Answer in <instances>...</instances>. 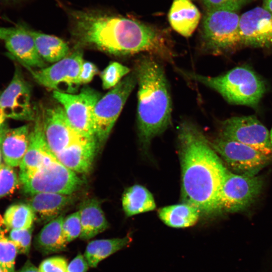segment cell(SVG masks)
Wrapping results in <instances>:
<instances>
[{
	"mask_svg": "<svg viewBox=\"0 0 272 272\" xmlns=\"http://www.w3.org/2000/svg\"><path fill=\"white\" fill-rule=\"evenodd\" d=\"M269 138H270V143L272 146V128L271 129L270 131L269 132Z\"/></svg>",
	"mask_w": 272,
	"mask_h": 272,
	"instance_id": "obj_42",
	"label": "cell"
},
{
	"mask_svg": "<svg viewBox=\"0 0 272 272\" xmlns=\"http://www.w3.org/2000/svg\"><path fill=\"white\" fill-rule=\"evenodd\" d=\"M17 272H40L38 268L35 266L29 260Z\"/></svg>",
	"mask_w": 272,
	"mask_h": 272,
	"instance_id": "obj_38",
	"label": "cell"
},
{
	"mask_svg": "<svg viewBox=\"0 0 272 272\" xmlns=\"http://www.w3.org/2000/svg\"><path fill=\"white\" fill-rule=\"evenodd\" d=\"M71 195L56 193L41 192L31 195L28 205L33 210L35 219L42 223H47L62 215L70 205Z\"/></svg>",
	"mask_w": 272,
	"mask_h": 272,
	"instance_id": "obj_20",
	"label": "cell"
},
{
	"mask_svg": "<svg viewBox=\"0 0 272 272\" xmlns=\"http://www.w3.org/2000/svg\"><path fill=\"white\" fill-rule=\"evenodd\" d=\"M7 118L3 109L0 106V127L5 124V120Z\"/></svg>",
	"mask_w": 272,
	"mask_h": 272,
	"instance_id": "obj_40",
	"label": "cell"
},
{
	"mask_svg": "<svg viewBox=\"0 0 272 272\" xmlns=\"http://www.w3.org/2000/svg\"><path fill=\"white\" fill-rule=\"evenodd\" d=\"M72 35L80 47L115 55L146 52L171 62L175 53L166 32L142 22L91 10L70 13Z\"/></svg>",
	"mask_w": 272,
	"mask_h": 272,
	"instance_id": "obj_1",
	"label": "cell"
},
{
	"mask_svg": "<svg viewBox=\"0 0 272 272\" xmlns=\"http://www.w3.org/2000/svg\"><path fill=\"white\" fill-rule=\"evenodd\" d=\"M131 241L129 236L93 240L87 245L84 256L89 266L95 268L101 261L127 246Z\"/></svg>",
	"mask_w": 272,
	"mask_h": 272,
	"instance_id": "obj_26",
	"label": "cell"
},
{
	"mask_svg": "<svg viewBox=\"0 0 272 272\" xmlns=\"http://www.w3.org/2000/svg\"><path fill=\"white\" fill-rule=\"evenodd\" d=\"M180 72L188 78L215 90L233 104L256 107L266 90L262 79L246 66H237L214 77Z\"/></svg>",
	"mask_w": 272,
	"mask_h": 272,
	"instance_id": "obj_4",
	"label": "cell"
},
{
	"mask_svg": "<svg viewBox=\"0 0 272 272\" xmlns=\"http://www.w3.org/2000/svg\"><path fill=\"white\" fill-rule=\"evenodd\" d=\"M0 30H1V27H0Z\"/></svg>",
	"mask_w": 272,
	"mask_h": 272,
	"instance_id": "obj_45",
	"label": "cell"
},
{
	"mask_svg": "<svg viewBox=\"0 0 272 272\" xmlns=\"http://www.w3.org/2000/svg\"><path fill=\"white\" fill-rule=\"evenodd\" d=\"M139 85L137 122L140 141L147 149L151 141L171 123L172 102L162 66L151 56H143L134 71Z\"/></svg>",
	"mask_w": 272,
	"mask_h": 272,
	"instance_id": "obj_3",
	"label": "cell"
},
{
	"mask_svg": "<svg viewBox=\"0 0 272 272\" xmlns=\"http://www.w3.org/2000/svg\"><path fill=\"white\" fill-rule=\"evenodd\" d=\"M2 152H1V149H0V165L2 164L1 163H2Z\"/></svg>",
	"mask_w": 272,
	"mask_h": 272,
	"instance_id": "obj_43",
	"label": "cell"
},
{
	"mask_svg": "<svg viewBox=\"0 0 272 272\" xmlns=\"http://www.w3.org/2000/svg\"><path fill=\"white\" fill-rule=\"evenodd\" d=\"M208 10H226L236 12L251 0H202Z\"/></svg>",
	"mask_w": 272,
	"mask_h": 272,
	"instance_id": "obj_34",
	"label": "cell"
},
{
	"mask_svg": "<svg viewBox=\"0 0 272 272\" xmlns=\"http://www.w3.org/2000/svg\"><path fill=\"white\" fill-rule=\"evenodd\" d=\"M79 212L82 227L80 236L81 239H92L108 227L109 224L97 199L85 200L81 204Z\"/></svg>",
	"mask_w": 272,
	"mask_h": 272,
	"instance_id": "obj_22",
	"label": "cell"
},
{
	"mask_svg": "<svg viewBox=\"0 0 272 272\" xmlns=\"http://www.w3.org/2000/svg\"><path fill=\"white\" fill-rule=\"evenodd\" d=\"M29 124L6 129L0 141V149L5 163L11 167L19 166L30 143Z\"/></svg>",
	"mask_w": 272,
	"mask_h": 272,
	"instance_id": "obj_19",
	"label": "cell"
},
{
	"mask_svg": "<svg viewBox=\"0 0 272 272\" xmlns=\"http://www.w3.org/2000/svg\"><path fill=\"white\" fill-rule=\"evenodd\" d=\"M181 168V196L200 216L211 217L221 213L219 195L227 168L201 130L184 121L178 129Z\"/></svg>",
	"mask_w": 272,
	"mask_h": 272,
	"instance_id": "obj_2",
	"label": "cell"
},
{
	"mask_svg": "<svg viewBox=\"0 0 272 272\" xmlns=\"http://www.w3.org/2000/svg\"><path fill=\"white\" fill-rule=\"evenodd\" d=\"M239 31L242 46L272 47V14L256 7L240 16Z\"/></svg>",
	"mask_w": 272,
	"mask_h": 272,
	"instance_id": "obj_15",
	"label": "cell"
},
{
	"mask_svg": "<svg viewBox=\"0 0 272 272\" xmlns=\"http://www.w3.org/2000/svg\"><path fill=\"white\" fill-rule=\"evenodd\" d=\"M42 113L45 139L55 156L78 142L91 138L71 125L59 103L42 108Z\"/></svg>",
	"mask_w": 272,
	"mask_h": 272,
	"instance_id": "obj_13",
	"label": "cell"
},
{
	"mask_svg": "<svg viewBox=\"0 0 272 272\" xmlns=\"http://www.w3.org/2000/svg\"><path fill=\"white\" fill-rule=\"evenodd\" d=\"M34 109V124L31 130L29 147L19 165L20 181L35 172L52 154L44 135L42 108L37 107Z\"/></svg>",
	"mask_w": 272,
	"mask_h": 272,
	"instance_id": "obj_17",
	"label": "cell"
},
{
	"mask_svg": "<svg viewBox=\"0 0 272 272\" xmlns=\"http://www.w3.org/2000/svg\"><path fill=\"white\" fill-rule=\"evenodd\" d=\"M36 49L45 61L55 63L70 53L67 44L56 36L29 30Z\"/></svg>",
	"mask_w": 272,
	"mask_h": 272,
	"instance_id": "obj_25",
	"label": "cell"
},
{
	"mask_svg": "<svg viewBox=\"0 0 272 272\" xmlns=\"http://www.w3.org/2000/svg\"><path fill=\"white\" fill-rule=\"evenodd\" d=\"M210 143L234 173L254 176L271 160V155L242 143L218 137Z\"/></svg>",
	"mask_w": 272,
	"mask_h": 272,
	"instance_id": "obj_10",
	"label": "cell"
},
{
	"mask_svg": "<svg viewBox=\"0 0 272 272\" xmlns=\"http://www.w3.org/2000/svg\"><path fill=\"white\" fill-rule=\"evenodd\" d=\"M137 83L134 72L129 73L96 103L93 112L92 125L98 146L108 139Z\"/></svg>",
	"mask_w": 272,
	"mask_h": 272,
	"instance_id": "obj_7",
	"label": "cell"
},
{
	"mask_svg": "<svg viewBox=\"0 0 272 272\" xmlns=\"http://www.w3.org/2000/svg\"><path fill=\"white\" fill-rule=\"evenodd\" d=\"M19 178L12 167L0 165V198L14 193L19 186Z\"/></svg>",
	"mask_w": 272,
	"mask_h": 272,
	"instance_id": "obj_31",
	"label": "cell"
},
{
	"mask_svg": "<svg viewBox=\"0 0 272 272\" xmlns=\"http://www.w3.org/2000/svg\"><path fill=\"white\" fill-rule=\"evenodd\" d=\"M52 95L62 107L71 125L83 134L95 139L92 115L94 107L101 97L100 93L91 87L85 86L78 94L53 91Z\"/></svg>",
	"mask_w": 272,
	"mask_h": 272,
	"instance_id": "obj_11",
	"label": "cell"
},
{
	"mask_svg": "<svg viewBox=\"0 0 272 272\" xmlns=\"http://www.w3.org/2000/svg\"><path fill=\"white\" fill-rule=\"evenodd\" d=\"M31 90L19 67L9 85L0 94V106L7 118L34 120L35 109L31 103Z\"/></svg>",
	"mask_w": 272,
	"mask_h": 272,
	"instance_id": "obj_14",
	"label": "cell"
},
{
	"mask_svg": "<svg viewBox=\"0 0 272 272\" xmlns=\"http://www.w3.org/2000/svg\"><path fill=\"white\" fill-rule=\"evenodd\" d=\"M83 60L82 50L78 48L49 66L38 70L25 67L40 85L53 91L76 94L81 85L79 76Z\"/></svg>",
	"mask_w": 272,
	"mask_h": 272,
	"instance_id": "obj_9",
	"label": "cell"
},
{
	"mask_svg": "<svg viewBox=\"0 0 272 272\" xmlns=\"http://www.w3.org/2000/svg\"><path fill=\"white\" fill-rule=\"evenodd\" d=\"M240 16L235 12L208 10L202 24L200 47L214 55L232 53L242 46Z\"/></svg>",
	"mask_w": 272,
	"mask_h": 272,
	"instance_id": "obj_5",
	"label": "cell"
},
{
	"mask_svg": "<svg viewBox=\"0 0 272 272\" xmlns=\"http://www.w3.org/2000/svg\"><path fill=\"white\" fill-rule=\"evenodd\" d=\"M200 13L191 0H174L168 15L172 28L183 36H190L196 28Z\"/></svg>",
	"mask_w": 272,
	"mask_h": 272,
	"instance_id": "obj_21",
	"label": "cell"
},
{
	"mask_svg": "<svg viewBox=\"0 0 272 272\" xmlns=\"http://www.w3.org/2000/svg\"><path fill=\"white\" fill-rule=\"evenodd\" d=\"M98 145L95 139L78 142L55 155L64 166L76 173H87L92 167Z\"/></svg>",
	"mask_w": 272,
	"mask_h": 272,
	"instance_id": "obj_18",
	"label": "cell"
},
{
	"mask_svg": "<svg viewBox=\"0 0 272 272\" xmlns=\"http://www.w3.org/2000/svg\"><path fill=\"white\" fill-rule=\"evenodd\" d=\"M35 220V214L28 204L18 203L6 210L2 222L7 230L10 231L31 228Z\"/></svg>",
	"mask_w": 272,
	"mask_h": 272,
	"instance_id": "obj_28",
	"label": "cell"
},
{
	"mask_svg": "<svg viewBox=\"0 0 272 272\" xmlns=\"http://www.w3.org/2000/svg\"><path fill=\"white\" fill-rule=\"evenodd\" d=\"M262 8L272 14V0H264Z\"/></svg>",
	"mask_w": 272,
	"mask_h": 272,
	"instance_id": "obj_39",
	"label": "cell"
},
{
	"mask_svg": "<svg viewBox=\"0 0 272 272\" xmlns=\"http://www.w3.org/2000/svg\"><path fill=\"white\" fill-rule=\"evenodd\" d=\"M263 183L262 176L238 174L227 169L220 191L221 213H236L248 209L259 196Z\"/></svg>",
	"mask_w": 272,
	"mask_h": 272,
	"instance_id": "obj_8",
	"label": "cell"
},
{
	"mask_svg": "<svg viewBox=\"0 0 272 272\" xmlns=\"http://www.w3.org/2000/svg\"><path fill=\"white\" fill-rule=\"evenodd\" d=\"M126 66L116 61H112L100 73L102 88L105 90L113 88L123 77L130 73Z\"/></svg>",
	"mask_w": 272,
	"mask_h": 272,
	"instance_id": "obj_30",
	"label": "cell"
},
{
	"mask_svg": "<svg viewBox=\"0 0 272 272\" xmlns=\"http://www.w3.org/2000/svg\"><path fill=\"white\" fill-rule=\"evenodd\" d=\"M7 128L8 127L7 126L6 124H5L2 126L0 127V141H1V138L3 133H4V132L5 131V130H6Z\"/></svg>",
	"mask_w": 272,
	"mask_h": 272,
	"instance_id": "obj_41",
	"label": "cell"
},
{
	"mask_svg": "<svg viewBox=\"0 0 272 272\" xmlns=\"http://www.w3.org/2000/svg\"><path fill=\"white\" fill-rule=\"evenodd\" d=\"M0 272H4L3 269L2 268V267H1V266H0Z\"/></svg>",
	"mask_w": 272,
	"mask_h": 272,
	"instance_id": "obj_44",
	"label": "cell"
},
{
	"mask_svg": "<svg viewBox=\"0 0 272 272\" xmlns=\"http://www.w3.org/2000/svg\"><path fill=\"white\" fill-rule=\"evenodd\" d=\"M33 227L24 229L9 231L8 237L16 246L18 253L28 254L31 244Z\"/></svg>",
	"mask_w": 272,
	"mask_h": 272,
	"instance_id": "obj_32",
	"label": "cell"
},
{
	"mask_svg": "<svg viewBox=\"0 0 272 272\" xmlns=\"http://www.w3.org/2000/svg\"><path fill=\"white\" fill-rule=\"evenodd\" d=\"M62 229L63 235L68 243L80 237L82 227L79 211L64 217Z\"/></svg>",
	"mask_w": 272,
	"mask_h": 272,
	"instance_id": "obj_33",
	"label": "cell"
},
{
	"mask_svg": "<svg viewBox=\"0 0 272 272\" xmlns=\"http://www.w3.org/2000/svg\"><path fill=\"white\" fill-rule=\"evenodd\" d=\"M89 267L84 255L79 253L68 264L66 272H87Z\"/></svg>",
	"mask_w": 272,
	"mask_h": 272,
	"instance_id": "obj_37",
	"label": "cell"
},
{
	"mask_svg": "<svg viewBox=\"0 0 272 272\" xmlns=\"http://www.w3.org/2000/svg\"><path fill=\"white\" fill-rule=\"evenodd\" d=\"M122 205L127 217L152 211L156 208L152 193L146 188L139 184L126 189L122 195Z\"/></svg>",
	"mask_w": 272,
	"mask_h": 272,
	"instance_id": "obj_24",
	"label": "cell"
},
{
	"mask_svg": "<svg viewBox=\"0 0 272 272\" xmlns=\"http://www.w3.org/2000/svg\"><path fill=\"white\" fill-rule=\"evenodd\" d=\"M272 155L269 132L254 115L234 116L220 123L219 136Z\"/></svg>",
	"mask_w": 272,
	"mask_h": 272,
	"instance_id": "obj_12",
	"label": "cell"
},
{
	"mask_svg": "<svg viewBox=\"0 0 272 272\" xmlns=\"http://www.w3.org/2000/svg\"><path fill=\"white\" fill-rule=\"evenodd\" d=\"M98 73V69L94 63L84 60L79 76L81 84H87L90 83Z\"/></svg>",
	"mask_w": 272,
	"mask_h": 272,
	"instance_id": "obj_36",
	"label": "cell"
},
{
	"mask_svg": "<svg viewBox=\"0 0 272 272\" xmlns=\"http://www.w3.org/2000/svg\"><path fill=\"white\" fill-rule=\"evenodd\" d=\"M158 216L167 226L183 228L195 225L200 214L196 209L185 203L166 206L158 210Z\"/></svg>",
	"mask_w": 272,
	"mask_h": 272,
	"instance_id": "obj_27",
	"label": "cell"
},
{
	"mask_svg": "<svg viewBox=\"0 0 272 272\" xmlns=\"http://www.w3.org/2000/svg\"><path fill=\"white\" fill-rule=\"evenodd\" d=\"M9 52L24 66L41 69L45 61L36 49L29 29L23 26L5 28L3 39Z\"/></svg>",
	"mask_w": 272,
	"mask_h": 272,
	"instance_id": "obj_16",
	"label": "cell"
},
{
	"mask_svg": "<svg viewBox=\"0 0 272 272\" xmlns=\"http://www.w3.org/2000/svg\"><path fill=\"white\" fill-rule=\"evenodd\" d=\"M0 94H1V92H0Z\"/></svg>",
	"mask_w": 272,
	"mask_h": 272,
	"instance_id": "obj_46",
	"label": "cell"
},
{
	"mask_svg": "<svg viewBox=\"0 0 272 272\" xmlns=\"http://www.w3.org/2000/svg\"><path fill=\"white\" fill-rule=\"evenodd\" d=\"M7 229L0 225V266L4 272H16L15 259L18 253L14 243L6 235Z\"/></svg>",
	"mask_w": 272,
	"mask_h": 272,
	"instance_id": "obj_29",
	"label": "cell"
},
{
	"mask_svg": "<svg viewBox=\"0 0 272 272\" xmlns=\"http://www.w3.org/2000/svg\"><path fill=\"white\" fill-rule=\"evenodd\" d=\"M64 218L61 215L49 221L36 236L34 245L43 254L48 255L66 250L68 243L62 229Z\"/></svg>",
	"mask_w": 272,
	"mask_h": 272,
	"instance_id": "obj_23",
	"label": "cell"
},
{
	"mask_svg": "<svg viewBox=\"0 0 272 272\" xmlns=\"http://www.w3.org/2000/svg\"><path fill=\"white\" fill-rule=\"evenodd\" d=\"M20 182L24 192L30 195L41 192L71 195L83 184L77 173L62 164L53 154Z\"/></svg>",
	"mask_w": 272,
	"mask_h": 272,
	"instance_id": "obj_6",
	"label": "cell"
},
{
	"mask_svg": "<svg viewBox=\"0 0 272 272\" xmlns=\"http://www.w3.org/2000/svg\"><path fill=\"white\" fill-rule=\"evenodd\" d=\"M67 262L62 256H53L43 260L38 267L40 272H66Z\"/></svg>",
	"mask_w": 272,
	"mask_h": 272,
	"instance_id": "obj_35",
	"label": "cell"
}]
</instances>
